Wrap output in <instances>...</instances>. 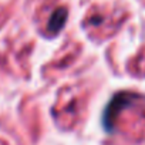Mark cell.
<instances>
[{
  "label": "cell",
  "mask_w": 145,
  "mask_h": 145,
  "mask_svg": "<svg viewBox=\"0 0 145 145\" xmlns=\"http://www.w3.org/2000/svg\"><path fill=\"white\" fill-rule=\"evenodd\" d=\"M131 97H132V95H131V94H127V93H124V94H117V95L114 97V100L111 101V104H110L108 108L105 110V115H104V124H105L107 128L111 127L114 118L118 115V111H120L122 107L127 105L128 98H131Z\"/></svg>",
  "instance_id": "6da1fadb"
},
{
  "label": "cell",
  "mask_w": 145,
  "mask_h": 145,
  "mask_svg": "<svg viewBox=\"0 0 145 145\" xmlns=\"http://www.w3.org/2000/svg\"><path fill=\"white\" fill-rule=\"evenodd\" d=\"M65 20H67V12H65V9H63V7L57 9L51 14V17L48 20V31L53 33V34L54 33H58L64 27Z\"/></svg>",
  "instance_id": "7a4b0ae2"
}]
</instances>
